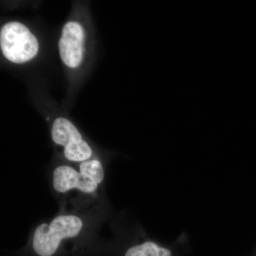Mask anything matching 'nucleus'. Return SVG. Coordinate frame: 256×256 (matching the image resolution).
<instances>
[{
    "mask_svg": "<svg viewBox=\"0 0 256 256\" xmlns=\"http://www.w3.org/2000/svg\"><path fill=\"white\" fill-rule=\"evenodd\" d=\"M82 227V220L76 216H58L50 225L42 224L37 227L34 234V250L40 256H53L63 239L76 236Z\"/></svg>",
    "mask_w": 256,
    "mask_h": 256,
    "instance_id": "obj_1",
    "label": "nucleus"
},
{
    "mask_svg": "<svg viewBox=\"0 0 256 256\" xmlns=\"http://www.w3.org/2000/svg\"><path fill=\"white\" fill-rule=\"evenodd\" d=\"M80 172L66 165L54 171L53 185L56 191L64 193L78 188L84 193H92L104 181V170L98 160H86L80 163Z\"/></svg>",
    "mask_w": 256,
    "mask_h": 256,
    "instance_id": "obj_2",
    "label": "nucleus"
},
{
    "mask_svg": "<svg viewBox=\"0 0 256 256\" xmlns=\"http://www.w3.org/2000/svg\"><path fill=\"white\" fill-rule=\"evenodd\" d=\"M0 46L6 60L23 64L36 55L38 40L25 25L16 22L6 24L0 32Z\"/></svg>",
    "mask_w": 256,
    "mask_h": 256,
    "instance_id": "obj_3",
    "label": "nucleus"
},
{
    "mask_svg": "<svg viewBox=\"0 0 256 256\" xmlns=\"http://www.w3.org/2000/svg\"><path fill=\"white\" fill-rule=\"evenodd\" d=\"M54 142L64 148V156L73 162H84L92 156V150L82 138L77 128L64 118L56 119L52 126Z\"/></svg>",
    "mask_w": 256,
    "mask_h": 256,
    "instance_id": "obj_4",
    "label": "nucleus"
},
{
    "mask_svg": "<svg viewBox=\"0 0 256 256\" xmlns=\"http://www.w3.org/2000/svg\"><path fill=\"white\" fill-rule=\"evenodd\" d=\"M85 34L84 28L76 22L64 25L58 42L60 58L67 66L76 68L82 60Z\"/></svg>",
    "mask_w": 256,
    "mask_h": 256,
    "instance_id": "obj_5",
    "label": "nucleus"
},
{
    "mask_svg": "<svg viewBox=\"0 0 256 256\" xmlns=\"http://www.w3.org/2000/svg\"><path fill=\"white\" fill-rule=\"evenodd\" d=\"M124 256H171V252L156 242H146L128 249Z\"/></svg>",
    "mask_w": 256,
    "mask_h": 256,
    "instance_id": "obj_6",
    "label": "nucleus"
}]
</instances>
